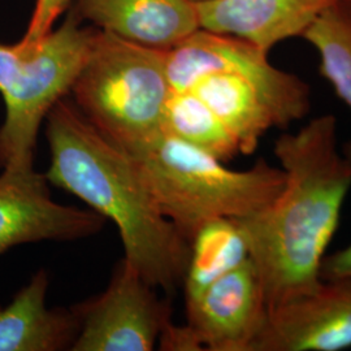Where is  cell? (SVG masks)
<instances>
[{
    "mask_svg": "<svg viewBox=\"0 0 351 351\" xmlns=\"http://www.w3.org/2000/svg\"><path fill=\"white\" fill-rule=\"evenodd\" d=\"M339 0H213L197 4L199 29L239 38L269 53L302 37Z\"/></svg>",
    "mask_w": 351,
    "mask_h": 351,
    "instance_id": "cell-10",
    "label": "cell"
},
{
    "mask_svg": "<svg viewBox=\"0 0 351 351\" xmlns=\"http://www.w3.org/2000/svg\"><path fill=\"white\" fill-rule=\"evenodd\" d=\"M49 180L34 164H10L0 175V255L19 245L75 241L99 233L101 213L52 199Z\"/></svg>",
    "mask_w": 351,
    "mask_h": 351,
    "instance_id": "cell-7",
    "label": "cell"
},
{
    "mask_svg": "<svg viewBox=\"0 0 351 351\" xmlns=\"http://www.w3.org/2000/svg\"><path fill=\"white\" fill-rule=\"evenodd\" d=\"M126 151L138 164L162 213L189 242L208 221L259 213L285 182L284 171L264 159L249 169L233 171L211 154L163 132Z\"/></svg>",
    "mask_w": 351,
    "mask_h": 351,
    "instance_id": "cell-3",
    "label": "cell"
},
{
    "mask_svg": "<svg viewBox=\"0 0 351 351\" xmlns=\"http://www.w3.org/2000/svg\"><path fill=\"white\" fill-rule=\"evenodd\" d=\"M319 56V71L351 111V5L336 1L302 36ZM351 162V141L343 146Z\"/></svg>",
    "mask_w": 351,
    "mask_h": 351,
    "instance_id": "cell-14",
    "label": "cell"
},
{
    "mask_svg": "<svg viewBox=\"0 0 351 351\" xmlns=\"http://www.w3.org/2000/svg\"><path fill=\"white\" fill-rule=\"evenodd\" d=\"M78 13L126 40L167 51L199 29L189 0H75Z\"/></svg>",
    "mask_w": 351,
    "mask_h": 351,
    "instance_id": "cell-11",
    "label": "cell"
},
{
    "mask_svg": "<svg viewBox=\"0 0 351 351\" xmlns=\"http://www.w3.org/2000/svg\"><path fill=\"white\" fill-rule=\"evenodd\" d=\"M320 276L322 280L351 277V242L348 246L326 255L322 264Z\"/></svg>",
    "mask_w": 351,
    "mask_h": 351,
    "instance_id": "cell-17",
    "label": "cell"
},
{
    "mask_svg": "<svg viewBox=\"0 0 351 351\" xmlns=\"http://www.w3.org/2000/svg\"><path fill=\"white\" fill-rule=\"evenodd\" d=\"M125 259L101 295L75 306L73 351H150L172 322L171 306Z\"/></svg>",
    "mask_w": 351,
    "mask_h": 351,
    "instance_id": "cell-6",
    "label": "cell"
},
{
    "mask_svg": "<svg viewBox=\"0 0 351 351\" xmlns=\"http://www.w3.org/2000/svg\"><path fill=\"white\" fill-rule=\"evenodd\" d=\"M343 1H346V3H348V4H350V5H351V0H343Z\"/></svg>",
    "mask_w": 351,
    "mask_h": 351,
    "instance_id": "cell-19",
    "label": "cell"
},
{
    "mask_svg": "<svg viewBox=\"0 0 351 351\" xmlns=\"http://www.w3.org/2000/svg\"><path fill=\"white\" fill-rule=\"evenodd\" d=\"M72 0H37L33 16L21 39L24 43H34L46 37L55 24L56 19L65 11Z\"/></svg>",
    "mask_w": 351,
    "mask_h": 351,
    "instance_id": "cell-16",
    "label": "cell"
},
{
    "mask_svg": "<svg viewBox=\"0 0 351 351\" xmlns=\"http://www.w3.org/2000/svg\"><path fill=\"white\" fill-rule=\"evenodd\" d=\"M162 132L211 154L224 163L241 155L237 139L191 90L171 93L164 108Z\"/></svg>",
    "mask_w": 351,
    "mask_h": 351,
    "instance_id": "cell-15",
    "label": "cell"
},
{
    "mask_svg": "<svg viewBox=\"0 0 351 351\" xmlns=\"http://www.w3.org/2000/svg\"><path fill=\"white\" fill-rule=\"evenodd\" d=\"M69 93L93 125L130 150L162 133L172 93L165 51L98 30Z\"/></svg>",
    "mask_w": 351,
    "mask_h": 351,
    "instance_id": "cell-4",
    "label": "cell"
},
{
    "mask_svg": "<svg viewBox=\"0 0 351 351\" xmlns=\"http://www.w3.org/2000/svg\"><path fill=\"white\" fill-rule=\"evenodd\" d=\"M247 259V243L237 220L216 219L202 226L190 239V258L182 281L185 301Z\"/></svg>",
    "mask_w": 351,
    "mask_h": 351,
    "instance_id": "cell-13",
    "label": "cell"
},
{
    "mask_svg": "<svg viewBox=\"0 0 351 351\" xmlns=\"http://www.w3.org/2000/svg\"><path fill=\"white\" fill-rule=\"evenodd\" d=\"M351 348V277L323 280L269 310L252 351H342Z\"/></svg>",
    "mask_w": 351,
    "mask_h": 351,
    "instance_id": "cell-9",
    "label": "cell"
},
{
    "mask_svg": "<svg viewBox=\"0 0 351 351\" xmlns=\"http://www.w3.org/2000/svg\"><path fill=\"white\" fill-rule=\"evenodd\" d=\"M95 32L72 13L58 30L34 43H0V167L34 164L38 133L52 107L65 97L86 59Z\"/></svg>",
    "mask_w": 351,
    "mask_h": 351,
    "instance_id": "cell-5",
    "label": "cell"
},
{
    "mask_svg": "<svg viewBox=\"0 0 351 351\" xmlns=\"http://www.w3.org/2000/svg\"><path fill=\"white\" fill-rule=\"evenodd\" d=\"M274 152L284 186L263 210L237 219L269 310L322 284V264L351 190V162L339 149L335 114L282 133Z\"/></svg>",
    "mask_w": 351,
    "mask_h": 351,
    "instance_id": "cell-1",
    "label": "cell"
},
{
    "mask_svg": "<svg viewBox=\"0 0 351 351\" xmlns=\"http://www.w3.org/2000/svg\"><path fill=\"white\" fill-rule=\"evenodd\" d=\"M51 185L82 199L113 221L125 259L151 287L172 293L186 274L190 242L164 216L134 158L107 138L73 101H58L47 117Z\"/></svg>",
    "mask_w": 351,
    "mask_h": 351,
    "instance_id": "cell-2",
    "label": "cell"
},
{
    "mask_svg": "<svg viewBox=\"0 0 351 351\" xmlns=\"http://www.w3.org/2000/svg\"><path fill=\"white\" fill-rule=\"evenodd\" d=\"M49 274L39 269L0 308V351L72 350L80 316L75 307L49 308Z\"/></svg>",
    "mask_w": 351,
    "mask_h": 351,
    "instance_id": "cell-12",
    "label": "cell"
},
{
    "mask_svg": "<svg viewBox=\"0 0 351 351\" xmlns=\"http://www.w3.org/2000/svg\"><path fill=\"white\" fill-rule=\"evenodd\" d=\"M189 328L207 351H252L269 306L251 259L185 301Z\"/></svg>",
    "mask_w": 351,
    "mask_h": 351,
    "instance_id": "cell-8",
    "label": "cell"
},
{
    "mask_svg": "<svg viewBox=\"0 0 351 351\" xmlns=\"http://www.w3.org/2000/svg\"><path fill=\"white\" fill-rule=\"evenodd\" d=\"M189 1H191L193 4H201V3H206V1H213V0H189Z\"/></svg>",
    "mask_w": 351,
    "mask_h": 351,
    "instance_id": "cell-18",
    "label": "cell"
},
{
    "mask_svg": "<svg viewBox=\"0 0 351 351\" xmlns=\"http://www.w3.org/2000/svg\"><path fill=\"white\" fill-rule=\"evenodd\" d=\"M0 308H1V306H0Z\"/></svg>",
    "mask_w": 351,
    "mask_h": 351,
    "instance_id": "cell-20",
    "label": "cell"
}]
</instances>
